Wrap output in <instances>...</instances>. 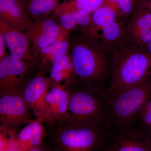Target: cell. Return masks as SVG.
Returning a JSON list of instances; mask_svg holds the SVG:
<instances>
[{"mask_svg": "<svg viewBox=\"0 0 151 151\" xmlns=\"http://www.w3.org/2000/svg\"><path fill=\"white\" fill-rule=\"evenodd\" d=\"M132 125L143 132L151 128V99L143 107Z\"/></svg>", "mask_w": 151, "mask_h": 151, "instance_id": "603a6c76", "label": "cell"}, {"mask_svg": "<svg viewBox=\"0 0 151 151\" xmlns=\"http://www.w3.org/2000/svg\"><path fill=\"white\" fill-rule=\"evenodd\" d=\"M143 132L145 134L148 139L151 142V128L149 129L146 130V131Z\"/></svg>", "mask_w": 151, "mask_h": 151, "instance_id": "83f0119b", "label": "cell"}, {"mask_svg": "<svg viewBox=\"0 0 151 151\" xmlns=\"http://www.w3.org/2000/svg\"><path fill=\"white\" fill-rule=\"evenodd\" d=\"M1 34L10 55L24 60L34 66L38 65L33 56L30 42L26 33L11 26L0 19Z\"/></svg>", "mask_w": 151, "mask_h": 151, "instance_id": "4fadbf2b", "label": "cell"}, {"mask_svg": "<svg viewBox=\"0 0 151 151\" xmlns=\"http://www.w3.org/2000/svg\"><path fill=\"white\" fill-rule=\"evenodd\" d=\"M110 53L112 55L111 81L104 93L105 100L151 76V57L145 49L129 38Z\"/></svg>", "mask_w": 151, "mask_h": 151, "instance_id": "6da1fadb", "label": "cell"}, {"mask_svg": "<svg viewBox=\"0 0 151 151\" xmlns=\"http://www.w3.org/2000/svg\"><path fill=\"white\" fill-rule=\"evenodd\" d=\"M127 31L130 40L145 48L151 41V14L144 10L135 9Z\"/></svg>", "mask_w": 151, "mask_h": 151, "instance_id": "9a60e30c", "label": "cell"}, {"mask_svg": "<svg viewBox=\"0 0 151 151\" xmlns=\"http://www.w3.org/2000/svg\"><path fill=\"white\" fill-rule=\"evenodd\" d=\"M0 19L25 32L34 24L22 0H0Z\"/></svg>", "mask_w": 151, "mask_h": 151, "instance_id": "5bb4252c", "label": "cell"}, {"mask_svg": "<svg viewBox=\"0 0 151 151\" xmlns=\"http://www.w3.org/2000/svg\"><path fill=\"white\" fill-rule=\"evenodd\" d=\"M147 12H149L150 13V14H151V10H150V11H147Z\"/></svg>", "mask_w": 151, "mask_h": 151, "instance_id": "4dcf8cb0", "label": "cell"}, {"mask_svg": "<svg viewBox=\"0 0 151 151\" xmlns=\"http://www.w3.org/2000/svg\"><path fill=\"white\" fill-rule=\"evenodd\" d=\"M6 47L4 37L0 33V60L9 55L6 52Z\"/></svg>", "mask_w": 151, "mask_h": 151, "instance_id": "484cf974", "label": "cell"}, {"mask_svg": "<svg viewBox=\"0 0 151 151\" xmlns=\"http://www.w3.org/2000/svg\"><path fill=\"white\" fill-rule=\"evenodd\" d=\"M28 151H52L49 147L45 145L44 144H42L40 145L35 147L31 149Z\"/></svg>", "mask_w": 151, "mask_h": 151, "instance_id": "4316f807", "label": "cell"}, {"mask_svg": "<svg viewBox=\"0 0 151 151\" xmlns=\"http://www.w3.org/2000/svg\"><path fill=\"white\" fill-rule=\"evenodd\" d=\"M151 99V76L106 100L105 128L109 130L131 126Z\"/></svg>", "mask_w": 151, "mask_h": 151, "instance_id": "277c9868", "label": "cell"}, {"mask_svg": "<svg viewBox=\"0 0 151 151\" xmlns=\"http://www.w3.org/2000/svg\"><path fill=\"white\" fill-rule=\"evenodd\" d=\"M70 35V53L73 62L74 84L104 94L102 86L108 76L106 51L79 33Z\"/></svg>", "mask_w": 151, "mask_h": 151, "instance_id": "7a4b0ae2", "label": "cell"}, {"mask_svg": "<svg viewBox=\"0 0 151 151\" xmlns=\"http://www.w3.org/2000/svg\"><path fill=\"white\" fill-rule=\"evenodd\" d=\"M68 87L69 118L65 122L74 125L105 128L106 102L104 94L80 85Z\"/></svg>", "mask_w": 151, "mask_h": 151, "instance_id": "5b68a950", "label": "cell"}, {"mask_svg": "<svg viewBox=\"0 0 151 151\" xmlns=\"http://www.w3.org/2000/svg\"><path fill=\"white\" fill-rule=\"evenodd\" d=\"M64 31L52 16L34 22L32 27L26 32L30 42L33 56L39 65L41 50L56 40Z\"/></svg>", "mask_w": 151, "mask_h": 151, "instance_id": "8fae6325", "label": "cell"}, {"mask_svg": "<svg viewBox=\"0 0 151 151\" xmlns=\"http://www.w3.org/2000/svg\"><path fill=\"white\" fill-rule=\"evenodd\" d=\"M22 90L0 94V129L18 132L33 121Z\"/></svg>", "mask_w": 151, "mask_h": 151, "instance_id": "52a82bcc", "label": "cell"}, {"mask_svg": "<svg viewBox=\"0 0 151 151\" xmlns=\"http://www.w3.org/2000/svg\"><path fill=\"white\" fill-rule=\"evenodd\" d=\"M145 48L151 57V41L145 47Z\"/></svg>", "mask_w": 151, "mask_h": 151, "instance_id": "f1b7e54d", "label": "cell"}, {"mask_svg": "<svg viewBox=\"0 0 151 151\" xmlns=\"http://www.w3.org/2000/svg\"><path fill=\"white\" fill-rule=\"evenodd\" d=\"M70 32L64 31L56 40L41 50L39 56V68L47 72L50 71L58 58L70 52Z\"/></svg>", "mask_w": 151, "mask_h": 151, "instance_id": "e0dca14e", "label": "cell"}, {"mask_svg": "<svg viewBox=\"0 0 151 151\" xmlns=\"http://www.w3.org/2000/svg\"><path fill=\"white\" fill-rule=\"evenodd\" d=\"M135 9H140L146 11L151 10V0H136Z\"/></svg>", "mask_w": 151, "mask_h": 151, "instance_id": "d4e9b609", "label": "cell"}, {"mask_svg": "<svg viewBox=\"0 0 151 151\" xmlns=\"http://www.w3.org/2000/svg\"><path fill=\"white\" fill-rule=\"evenodd\" d=\"M22 1H23L24 2V4H25V3L27 1V0H22Z\"/></svg>", "mask_w": 151, "mask_h": 151, "instance_id": "f546056e", "label": "cell"}, {"mask_svg": "<svg viewBox=\"0 0 151 151\" xmlns=\"http://www.w3.org/2000/svg\"><path fill=\"white\" fill-rule=\"evenodd\" d=\"M46 72L39 69L25 84L22 92L26 103L32 111L35 120L48 125L49 121L45 109V99L51 82Z\"/></svg>", "mask_w": 151, "mask_h": 151, "instance_id": "30bf717a", "label": "cell"}, {"mask_svg": "<svg viewBox=\"0 0 151 151\" xmlns=\"http://www.w3.org/2000/svg\"><path fill=\"white\" fill-rule=\"evenodd\" d=\"M61 0H27L25 3L29 17L33 22L48 17L53 13Z\"/></svg>", "mask_w": 151, "mask_h": 151, "instance_id": "44dd1931", "label": "cell"}, {"mask_svg": "<svg viewBox=\"0 0 151 151\" xmlns=\"http://www.w3.org/2000/svg\"><path fill=\"white\" fill-rule=\"evenodd\" d=\"M102 151H151V142L134 125L110 130Z\"/></svg>", "mask_w": 151, "mask_h": 151, "instance_id": "9c48e42d", "label": "cell"}, {"mask_svg": "<svg viewBox=\"0 0 151 151\" xmlns=\"http://www.w3.org/2000/svg\"><path fill=\"white\" fill-rule=\"evenodd\" d=\"M14 136L12 132L0 130V151H19Z\"/></svg>", "mask_w": 151, "mask_h": 151, "instance_id": "cb8c5ba5", "label": "cell"}, {"mask_svg": "<svg viewBox=\"0 0 151 151\" xmlns=\"http://www.w3.org/2000/svg\"><path fill=\"white\" fill-rule=\"evenodd\" d=\"M105 0H63L59 4L52 16L55 17L76 11L93 13L103 5Z\"/></svg>", "mask_w": 151, "mask_h": 151, "instance_id": "ffe728a7", "label": "cell"}, {"mask_svg": "<svg viewBox=\"0 0 151 151\" xmlns=\"http://www.w3.org/2000/svg\"><path fill=\"white\" fill-rule=\"evenodd\" d=\"M120 19L113 9L102 5L92 13L89 25L79 32L110 53L128 39L127 27Z\"/></svg>", "mask_w": 151, "mask_h": 151, "instance_id": "8992f818", "label": "cell"}, {"mask_svg": "<svg viewBox=\"0 0 151 151\" xmlns=\"http://www.w3.org/2000/svg\"><path fill=\"white\" fill-rule=\"evenodd\" d=\"M35 67L10 54L0 60V94L22 90Z\"/></svg>", "mask_w": 151, "mask_h": 151, "instance_id": "ba28073f", "label": "cell"}, {"mask_svg": "<svg viewBox=\"0 0 151 151\" xmlns=\"http://www.w3.org/2000/svg\"><path fill=\"white\" fill-rule=\"evenodd\" d=\"M70 90L65 85L51 83L45 99V109L48 126L54 123L66 122L69 118Z\"/></svg>", "mask_w": 151, "mask_h": 151, "instance_id": "7c38bea8", "label": "cell"}, {"mask_svg": "<svg viewBox=\"0 0 151 151\" xmlns=\"http://www.w3.org/2000/svg\"><path fill=\"white\" fill-rule=\"evenodd\" d=\"M92 13L85 11H76L54 17L61 27L71 32L80 31L87 27L91 22Z\"/></svg>", "mask_w": 151, "mask_h": 151, "instance_id": "d6986e66", "label": "cell"}, {"mask_svg": "<svg viewBox=\"0 0 151 151\" xmlns=\"http://www.w3.org/2000/svg\"><path fill=\"white\" fill-rule=\"evenodd\" d=\"M51 83L64 84L67 87L74 84V68L70 52L57 58L50 70Z\"/></svg>", "mask_w": 151, "mask_h": 151, "instance_id": "ac0fdd59", "label": "cell"}, {"mask_svg": "<svg viewBox=\"0 0 151 151\" xmlns=\"http://www.w3.org/2000/svg\"><path fill=\"white\" fill-rule=\"evenodd\" d=\"M46 132L45 124L35 119L15 133L14 141L19 151H28L43 144Z\"/></svg>", "mask_w": 151, "mask_h": 151, "instance_id": "2e32d148", "label": "cell"}, {"mask_svg": "<svg viewBox=\"0 0 151 151\" xmlns=\"http://www.w3.org/2000/svg\"><path fill=\"white\" fill-rule=\"evenodd\" d=\"M103 5L113 9L120 18L132 15L135 9L133 0H105Z\"/></svg>", "mask_w": 151, "mask_h": 151, "instance_id": "7402d4cb", "label": "cell"}, {"mask_svg": "<svg viewBox=\"0 0 151 151\" xmlns=\"http://www.w3.org/2000/svg\"><path fill=\"white\" fill-rule=\"evenodd\" d=\"M133 1H134L135 2L136 1V0H133Z\"/></svg>", "mask_w": 151, "mask_h": 151, "instance_id": "1f68e13d", "label": "cell"}, {"mask_svg": "<svg viewBox=\"0 0 151 151\" xmlns=\"http://www.w3.org/2000/svg\"><path fill=\"white\" fill-rule=\"evenodd\" d=\"M45 126L52 151H102L110 134V130L105 127L74 125L65 122Z\"/></svg>", "mask_w": 151, "mask_h": 151, "instance_id": "3957f363", "label": "cell"}]
</instances>
